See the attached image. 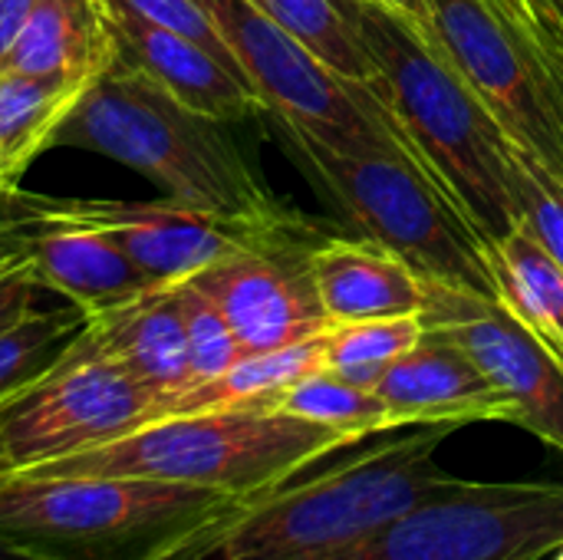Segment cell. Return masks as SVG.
<instances>
[{"instance_id": "29", "label": "cell", "mask_w": 563, "mask_h": 560, "mask_svg": "<svg viewBox=\"0 0 563 560\" xmlns=\"http://www.w3.org/2000/svg\"><path fill=\"white\" fill-rule=\"evenodd\" d=\"M112 3H119V7H125V10H132V13H139V17L158 23V26H165V30H175V33H181V36L201 43L205 50H211L218 59H224L228 66H234V69L241 73V66H238V59L231 56L224 36L218 33L214 20L208 17V10H205L198 0H112ZM241 76H244V73H241Z\"/></svg>"}, {"instance_id": "9", "label": "cell", "mask_w": 563, "mask_h": 560, "mask_svg": "<svg viewBox=\"0 0 563 560\" xmlns=\"http://www.w3.org/2000/svg\"><path fill=\"white\" fill-rule=\"evenodd\" d=\"M429 33L501 132L563 178V66L488 0H426Z\"/></svg>"}, {"instance_id": "30", "label": "cell", "mask_w": 563, "mask_h": 560, "mask_svg": "<svg viewBox=\"0 0 563 560\" xmlns=\"http://www.w3.org/2000/svg\"><path fill=\"white\" fill-rule=\"evenodd\" d=\"M40 281L33 277L30 264H16V267H7L0 274V333L10 330L13 323H20L23 317H30L40 300Z\"/></svg>"}, {"instance_id": "6", "label": "cell", "mask_w": 563, "mask_h": 560, "mask_svg": "<svg viewBox=\"0 0 563 560\" xmlns=\"http://www.w3.org/2000/svg\"><path fill=\"white\" fill-rule=\"evenodd\" d=\"M231 502L155 479L10 475L0 485V528L53 560H155Z\"/></svg>"}, {"instance_id": "11", "label": "cell", "mask_w": 563, "mask_h": 560, "mask_svg": "<svg viewBox=\"0 0 563 560\" xmlns=\"http://www.w3.org/2000/svg\"><path fill=\"white\" fill-rule=\"evenodd\" d=\"M422 323L459 343L511 399L515 426L563 452V363L498 297L426 281Z\"/></svg>"}, {"instance_id": "7", "label": "cell", "mask_w": 563, "mask_h": 560, "mask_svg": "<svg viewBox=\"0 0 563 560\" xmlns=\"http://www.w3.org/2000/svg\"><path fill=\"white\" fill-rule=\"evenodd\" d=\"M563 548L561 482H468L310 560H551Z\"/></svg>"}, {"instance_id": "22", "label": "cell", "mask_w": 563, "mask_h": 560, "mask_svg": "<svg viewBox=\"0 0 563 560\" xmlns=\"http://www.w3.org/2000/svg\"><path fill=\"white\" fill-rule=\"evenodd\" d=\"M323 370V333L294 347L247 353L221 376L181 393L165 416L214 413V409H271L274 399L310 373Z\"/></svg>"}, {"instance_id": "34", "label": "cell", "mask_w": 563, "mask_h": 560, "mask_svg": "<svg viewBox=\"0 0 563 560\" xmlns=\"http://www.w3.org/2000/svg\"><path fill=\"white\" fill-rule=\"evenodd\" d=\"M23 261H26V244H23L16 224L0 211V274H3L7 267L23 264Z\"/></svg>"}, {"instance_id": "33", "label": "cell", "mask_w": 563, "mask_h": 560, "mask_svg": "<svg viewBox=\"0 0 563 560\" xmlns=\"http://www.w3.org/2000/svg\"><path fill=\"white\" fill-rule=\"evenodd\" d=\"M528 3L538 13L551 46L558 50V56L563 59V0H528Z\"/></svg>"}, {"instance_id": "5", "label": "cell", "mask_w": 563, "mask_h": 560, "mask_svg": "<svg viewBox=\"0 0 563 560\" xmlns=\"http://www.w3.org/2000/svg\"><path fill=\"white\" fill-rule=\"evenodd\" d=\"M280 139L363 241L393 251L422 281L498 297L485 241L409 152H336L290 132Z\"/></svg>"}, {"instance_id": "8", "label": "cell", "mask_w": 563, "mask_h": 560, "mask_svg": "<svg viewBox=\"0 0 563 560\" xmlns=\"http://www.w3.org/2000/svg\"><path fill=\"white\" fill-rule=\"evenodd\" d=\"M198 3L214 20L261 99V116H267L277 132L303 135L336 152H409L369 89L340 79L261 7L251 0Z\"/></svg>"}, {"instance_id": "17", "label": "cell", "mask_w": 563, "mask_h": 560, "mask_svg": "<svg viewBox=\"0 0 563 560\" xmlns=\"http://www.w3.org/2000/svg\"><path fill=\"white\" fill-rule=\"evenodd\" d=\"M82 343L139 380L158 399V419L195 383L175 287H152L89 317Z\"/></svg>"}, {"instance_id": "28", "label": "cell", "mask_w": 563, "mask_h": 560, "mask_svg": "<svg viewBox=\"0 0 563 560\" xmlns=\"http://www.w3.org/2000/svg\"><path fill=\"white\" fill-rule=\"evenodd\" d=\"M175 294H178L185 337H188V356H191V376H195L191 386H198L231 370L244 356V350L228 317L221 314V307L205 287H198L195 281H185V284H175Z\"/></svg>"}, {"instance_id": "23", "label": "cell", "mask_w": 563, "mask_h": 560, "mask_svg": "<svg viewBox=\"0 0 563 560\" xmlns=\"http://www.w3.org/2000/svg\"><path fill=\"white\" fill-rule=\"evenodd\" d=\"M340 79L373 89L379 66L356 26L353 0H251Z\"/></svg>"}, {"instance_id": "21", "label": "cell", "mask_w": 563, "mask_h": 560, "mask_svg": "<svg viewBox=\"0 0 563 560\" xmlns=\"http://www.w3.org/2000/svg\"><path fill=\"white\" fill-rule=\"evenodd\" d=\"M82 92L73 83L0 73V201L20 191L23 172L53 145L59 122Z\"/></svg>"}, {"instance_id": "1", "label": "cell", "mask_w": 563, "mask_h": 560, "mask_svg": "<svg viewBox=\"0 0 563 560\" xmlns=\"http://www.w3.org/2000/svg\"><path fill=\"white\" fill-rule=\"evenodd\" d=\"M459 426H409L336 449L290 479L234 498L155 560H310L459 485L439 465Z\"/></svg>"}, {"instance_id": "27", "label": "cell", "mask_w": 563, "mask_h": 560, "mask_svg": "<svg viewBox=\"0 0 563 560\" xmlns=\"http://www.w3.org/2000/svg\"><path fill=\"white\" fill-rule=\"evenodd\" d=\"M505 172L518 224L563 267V178L515 142H508Z\"/></svg>"}, {"instance_id": "3", "label": "cell", "mask_w": 563, "mask_h": 560, "mask_svg": "<svg viewBox=\"0 0 563 560\" xmlns=\"http://www.w3.org/2000/svg\"><path fill=\"white\" fill-rule=\"evenodd\" d=\"M356 26L379 79L369 89L399 142L445 191L482 241L515 231L518 211L508 188V135L439 43L383 0H353Z\"/></svg>"}, {"instance_id": "13", "label": "cell", "mask_w": 563, "mask_h": 560, "mask_svg": "<svg viewBox=\"0 0 563 560\" xmlns=\"http://www.w3.org/2000/svg\"><path fill=\"white\" fill-rule=\"evenodd\" d=\"M323 238L241 251L195 277L228 317L244 356L294 347L330 330L310 271V248Z\"/></svg>"}, {"instance_id": "25", "label": "cell", "mask_w": 563, "mask_h": 560, "mask_svg": "<svg viewBox=\"0 0 563 560\" xmlns=\"http://www.w3.org/2000/svg\"><path fill=\"white\" fill-rule=\"evenodd\" d=\"M89 317L66 304L56 310H33L0 333V406L46 376L82 337Z\"/></svg>"}, {"instance_id": "12", "label": "cell", "mask_w": 563, "mask_h": 560, "mask_svg": "<svg viewBox=\"0 0 563 560\" xmlns=\"http://www.w3.org/2000/svg\"><path fill=\"white\" fill-rule=\"evenodd\" d=\"M59 208L99 228L132 264L155 284L175 287L195 281L208 267L254 248H277L290 241H267L241 224L195 211L172 198L165 201H109V198H56ZM327 234V231H323ZM313 234V238H323ZM297 238V241H313Z\"/></svg>"}, {"instance_id": "10", "label": "cell", "mask_w": 563, "mask_h": 560, "mask_svg": "<svg viewBox=\"0 0 563 560\" xmlns=\"http://www.w3.org/2000/svg\"><path fill=\"white\" fill-rule=\"evenodd\" d=\"M158 419V399L82 337L36 383L0 406V442L16 472L109 446Z\"/></svg>"}, {"instance_id": "31", "label": "cell", "mask_w": 563, "mask_h": 560, "mask_svg": "<svg viewBox=\"0 0 563 560\" xmlns=\"http://www.w3.org/2000/svg\"><path fill=\"white\" fill-rule=\"evenodd\" d=\"M488 3H492V7H495V10L511 23V26H518L525 36H531V40H534V43H538L551 59H558V63L563 66V59L558 56V50L551 46V40H548L544 26H541V20H538V13L531 10V3H528V0H488Z\"/></svg>"}, {"instance_id": "20", "label": "cell", "mask_w": 563, "mask_h": 560, "mask_svg": "<svg viewBox=\"0 0 563 560\" xmlns=\"http://www.w3.org/2000/svg\"><path fill=\"white\" fill-rule=\"evenodd\" d=\"M498 300L563 363V267L521 228L485 241Z\"/></svg>"}, {"instance_id": "37", "label": "cell", "mask_w": 563, "mask_h": 560, "mask_svg": "<svg viewBox=\"0 0 563 560\" xmlns=\"http://www.w3.org/2000/svg\"><path fill=\"white\" fill-rule=\"evenodd\" d=\"M10 475H13V465H10V459H7V452H3V442H0V485H3Z\"/></svg>"}, {"instance_id": "18", "label": "cell", "mask_w": 563, "mask_h": 560, "mask_svg": "<svg viewBox=\"0 0 563 560\" xmlns=\"http://www.w3.org/2000/svg\"><path fill=\"white\" fill-rule=\"evenodd\" d=\"M310 271L330 327L409 317L426 307V281L393 251L363 238L327 234L310 248Z\"/></svg>"}, {"instance_id": "32", "label": "cell", "mask_w": 563, "mask_h": 560, "mask_svg": "<svg viewBox=\"0 0 563 560\" xmlns=\"http://www.w3.org/2000/svg\"><path fill=\"white\" fill-rule=\"evenodd\" d=\"M33 7H36V0H0V73H3L7 56L16 46Z\"/></svg>"}, {"instance_id": "15", "label": "cell", "mask_w": 563, "mask_h": 560, "mask_svg": "<svg viewBox=\"0 0 563 560\" xmlns=\"http://www.w3.org/2000/svg\"><path fill=\"white\" fill-rule=\"evenodd\" d=\"M376 396L386 403L396 429L518 422L511 399L459 343L435 330H426V337L383 373Z\"/></svg>"}, {"instance_id": "24", "label": "cell", "mask_w": 563, "mask_h": 560, "mask_svg": "<svg viewBox=\"0 0 563 560\" xmlns=\"http://www.w3.org/2000/svg\"><path fill=\"white\" fill-rule=\"evenodd\" d=\"M422 337H426L422 314L333 323L323 333V370L353 386L376 389L383 373L399 356H406Z\"/></svg>"}, {"instance_id": "36", "label": "cell", "mask_w": 563, "mask_h": 560, "mask_svg": "<svg viewBox=\"0 0 563 560\" xmlns=\"http://www.w3.org/2000/svg\"><path fill=\"white\" fill-rule=\"evenodd\" d=\"M386 7L399 10L402 17H409L422 33H429V10H426V0H383ZM432 36V33H429Z\"/></svg>"}, {"instance_id": "26", "label": "cell", "mask_w": 563, "mask_h": 560, "mask_svg": "<svg viewBox=\"0 0 563 560\" xmlns=\"http://www.w3.org/2000/svg\"><path fill=\"white\" fill-rule=\"evenodd\" d=\"M271 409L300 416V419L327 426V429H336L353 442L396 429L393 416H389L386 403L376 396V389L353 386V383H346V380H340V376H333L327 370L310 373L300 383L287 386L274 399Z\"/></svg>"}, {"instance_id": "16", "label": "cell", "mask_w": 563, "mask_h": 560, "mask_svg": "<svg viewBox=\"0 0 563 560\" xmlns=\"http://www.w3.org/2000/svg\"><path fill=\"white\" fill-rule=\"evenodd\" d=\"M109 17H112L119 56L135 69H142L181 106L211 116L218 122H241L264 112L251 83L201 43L175 30H165L112 0H109Z\"/></svg>"}, {"instance_id": "14", "label": "cell", "mask_w": 563, "mask_h": 560, "mask_svg": "<svg viewBox=\"0 0 563 560\" xmlns=\"http://www.w3.org/2000/svg\"><path fill=\"white\" fill-rule=\"evenodd\" d=\"M0 211L26 244V264L43 290L66 297L86 317L119 307L155 284L99 228L66 215L56 198L13 191Z\"/></svg>"}, {"instance_id": "4", "label": "cell", "mask_w": 563, "mask_h": 560, "mask_svg": "<svg viewBox=\"0 0 563 560\" xmlns=\"http://www.w3.org/2000/svg\"><path fill=\"white\" fill-rule=\"evenodd\" d=\"M346 446H353V439H346L343 432L290 413L214 409L162 416L109 446L16 475L155 479L247 498Z\"/></svg>"}, {"instance_id": "19", "label": "cell", "mask_w": 563, "mask_h": 560, "mask_svg": "<svg viewBox=\"0 0 563 560\" xmlns=\"http://www.w3.org/2000/svg\"><path fill=\"white\" fill-rule=\"evenodd\" d=\"M115 59L109 0H36L3 73L89 89Z\"/></svg>"}, {"instance_id": "35", "label": "cell", "mask_w": 563, "mask_h": 560, "mask_svg": "<svg viewBox=\"0 0 563 560\" xmlns=\"http://www.w3.org/2000/svg\"><path fill=\"white\" fill-rule=\"evenodd\" d=\"M0 560H53V558H46L43 551H36V548L23 545L20 538L7 535V531L0 528Z\"/></svg>"}, {"instance_id": "38", "label": "cell", "mask_w": 563, "mask_h": 560, "mask_svg": "<svg viewBox=\"0 0 563 560\" xmlns=\"http://www.w3.org/2000/svg\"><path fill=\"white\" fill-rule=\"evenodd\" d=\"M551 560H563V548H561V551H558V554H554V558H551Z\"/></svg>"}, {"instance_id": "2", "label": "cell", "mask_w": 563, "mask_h": 560, "mask_svg": "<svg viewBox=\"0 0 563 560\" xmlns=\"http://www.w3.org/2000/svg\"><path fill=\"white\" fill-rule=\"evenodd\" d=\"M56 145L106 155L145 175L165 198L241 224L267 241L323 234L267 188L224 132V122L181 106L122 56L59 122L49 149Z\"/></svg>"}]
</instances>
